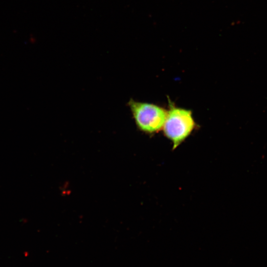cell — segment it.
<instances>
[{
	"label": "cell",
	"mask_w": 267,
	"mask_h": 267,
	"mask_svg": "<svg viewBox=\"0 0 267 267\" xmlns=\"http://www.w3.org/2000/svg\"><path fill=\"white\" fill-rule=\"evenodd\" d=\"M127 105L137 129L143 133L153 134L162 130L167 110L157 104L130 99Z\"/></svg>",
	"instance_id": "cell-2"
},
{
	"label": "cell",
	"mask_w": 267,
	"mask_h": 267,
	"mask_svg": "<svg viewBox=\"0 0 267 267\" xmlns=\"http://www.w3.org/2000/svg\"><path fill=\"white\" fill-rule=\"evenodd\" d=\"M167 115L163 131L165 136L173 143L175 149L187 138L196 128L192 111L177 106L170 99Z\"/></svg>",
	"instance_id": "cell-1"
}]
</instances>
